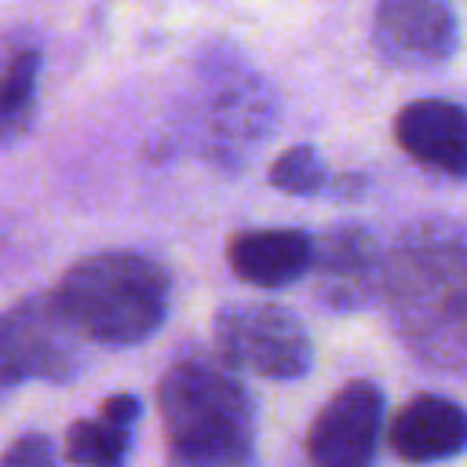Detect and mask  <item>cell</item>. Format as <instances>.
Here are the masks:
<instances>
[{
	"label": "cell",
	"mask_w": 467,
	"mask_h": 467,
	"mask_svg": "<svg viewBox=\"0 0 467 467\" xmlns=\"http://www.w3.org/2000/svg\"><path fill=\"white\" fill-rule=\"evenodd\" d=\"M383 306L398 339L431 368H467V237L412 226L387 252Z\"/></svg>",
	"instance_id": "obj_1"
},
{
	"label": "cell",
	"mask_w": 467,
	"mask_h": 467,
	"mask_svg": "<svg viewBox=\"0 0 467 467\" xmlns=\"http://www.w3.org/2000/svg\"><path fill=\"white\" fill-rule=\"evenodd\" d=\"M164 467H259L255 412L244 387L219 365L179 361L157 383Z\"/></svg>",
	"instance_id": "obj_2"
},
{
	"label": "cell",
	"mask_w": 467,
	"mask_h": 467,
	"mask_svg": "<svg viewBox=\"0 0 467 467\" xmlns=\"http://www.w3.org/2000/svg\"><path fill=\"white\" fill-rule=\"evenodd\" d=\"M55 299L84 339L131 347L153 336L168 317L171 281L157 259L117 248L77 259L62 274Z\"/></svg>",
	"instance_id": "obj_3"
},
{
	"label": "cell",
	"mask_w": 467,
	"mask_h": 467,
	"mask_svg": "<svg viewBox=\"0 0 467 467\" xmlns=\"http://www.w3.org/2000/svg\"><path fill=\"white\" fill-rule=\"evenodd\" d=\"M219 361L263 379H299L310 372L314 343L306 325L277 303H234L215 317Z\"/></svg>",
	"instance_id": "obj_4"
},
{
	"label": "cell",
	"mask_w": 467,
	"mask_h": 467,
	"mask_svg": "<svg viewBox=\"0 0 467 467\" xmlns=\"http://www.w3.org/2000/svg\"><path fill=\"white\" fill-rule=\"evenodd\" d=\"M84 336L51 296H26L4 314L0 328V379L7 387L26 379L66 383L80 368Z\"/></svg>",
	"instance_id": "obj_5"
},
{
	"label": "cell",
	"mask_w": 467,
	"mask_h": 467,
	"mask_svg": "<svg viewBox=\"0 0 467 467\" xmlns=\"http://www.w3.org/2000/svg\"><path fill=\"white\" fill-rule=\"evenodd\" d=\"M383 434V390L372 379L343 383L306 431L310 467H372Z\"/></svg>",
	"instance_id": "obj_6"
},
{
	"label": "cell",
	"mask_w": 467,
	"mask_h": 467,
	"mask_svg": "<svg viewBox=\"0 0 467 467\" xmlns=\"http://www.w3.org/2000/svg\"><path fill=\"white\" fill-rule=\"evenodd\" d=\"M314 292L328 310H361L383 299L387 285V252L376 234L358 223L328 226L314 241Z\"/></svg>",
	"instance_id": "obj_7"
},
{
	"label": "cell",
	"mask_w": 467,
	"mask_h": 467,
	"mask_svg": "<svg viewBox=\"0 0 467 467\" xmlns=\"http://www.w3.org/2000/svg\"><path fill=\"white\" fill-rule=\"evenodd\" d=\"M376 55L401 69H427L452 58L460 44L452 0H379L372 15Z\"/></svg>",
	"instance_id": "obj_8"
},
{
	"label": "cell",
	"mask_w": 467,
	"mask_h": 467,
	"mask_svg": "<svg viewBox=\"0 0 467 467\" xmlns=\"http://www.w3.org/2000/svg\"><path fill=\"white\" fill-rule=\"evenodd\" d=\"M398 146L431 171L467 175V109L449 99H416L394 117Z\"/></svg>",
	"instance_id": "obj_9"
},
{
	"label": "cell",
	"mask_w": 467,
	"mask_h": 467,
	"mask_svg": "<svg viewBox=\"0 0 467 467\" xmlns=\"http://www.w3.org/2000/svg\"><path fill=\"white\" fill-rule=\"evenodd\" d=\"M390 449L412 467L445 463L467 449V409L441 394H412L390 420Z\"/></svg>",
	"instance_id": "obj_10"
},
{
	"label": "cell",
	"mask_w": 467,
	"mask_h": 467,
	"mask_svg": "<svg viewBox=\"0 0 467 467\" xmlns=\"http://www.w3.org/2000/svg\"><path fill=\"white\" fill-rule=\"evenodd\" d=\"M226 263L252 288H285L314 266V241L292 226L241 230L226 244Z\"/></svg>",
	"instance_id": "obj_11"
},
{
	"label": "cell",
	"mask_w": 467,
	"mask_h": 467,
	"mask_svg": "<svg viewBox=\"0 0 467 467\" xmlns=\"http://www.w3.org/2000/svg\"><path fill=\"white\" fill-rule=\"evenodd\" d=\"M139 412L142 405L135 394H109L99 405V416L69 423L62 438V456L73 467H124Z\"/></svg>",
	"instance_id": "obj_12"
},
{
	"label": "cell",
	"mask_w": 467,
	"mask_h": 467,
	"mask_svg": "<svg viewBox=\"0 0 467 467\" xmlns=\"http://www.w3.org/2000/svg\"><path fill=\"white\" fill-rule=\"evenodd\" d=\"M36 77H40V51L36 47H18L7 58L4 69V95H0V113H4V139H18L29 128L33 102H36Z\"/></svg>",
	"instance_id": "obj_13"
},
{
	"label": "cell",
	"mask_w": 467,
	"mask_h": 467,
	"mask_svg": "<svg viewBox=\"0 0 467 467\" xmlns=\"http://www.w3.org/2000/svg\"><path fill=\"white\" fill-rule=\"evenodd\" d=\"M270 186L292 197H314L328 186V171L310 146H292L270 164Z\"/></svg>",
	"instance_id": "obj_14"
},
{
	"label": "cell",
	"mask_w": 467,
	"mask_h": 467,
	"mask_svg": "<svg viewBox=\"0 0 467 467\" xmlns=\"http://www.w3.org/2000/svg\"><path fill=\"white\" fill-rule=\"evenodd\" d=\"M4 467H58L55 445L44 434H18L7 452H4Z\"/></svg>",
	"instance_id": "obj_15"
}]
</instances>
